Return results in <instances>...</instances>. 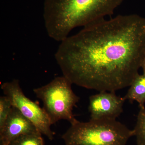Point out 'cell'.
Wrapping results in <instances>:
<instances>
[{
  "mask_svg": "<svg viewBox=\"0 0 145 145\" xmlns=\"http://www.w3.org/2000/svg\"><path fill=\"white\" fill-rule=\"evenodd\" d=\"M13 106L9 99L5 96L0 97V129L5 123L10 114Z\"/></svg>",
  "mask_w": 145,
  "mask_h": 145,
  "instance_id": "8fae6325",
  "label": "cell"
},
{
  "mask_svg": "<svg viewBox=\"0 0 145 145\" xmlns=\"http://www.w3.org/2000/svg\"><path fill=\"white\" fill-rule=\"evenodd\" d=\"M127 94L124 96L126 100L131 103L135 101L139 107H144L145 103V73L138 74L134 78Z\"/></svg>",
  "mask_w": 145,
  "mask_h": 145,
  "instance_id": "ba28073f",
  "label": "cell"
},
{
  "mask_svg": "<svg viewBox=\"0 0 145 145\" xmlns=\"http://www.w3.org/2000/svg\"><path fill=\"white\" fill-rule=\"evenodd\" d=\"M145 55V18L136 14L105 18L62 41L55 54L72 84L100 91L129 87Z\"/></svg>",
  "mask_w": 145,
  "mask_h": 145,
  "instance_id": "6da1fadb",
  "label": "cell"
},
{
  "mask_svg": "<svg viewBox=\"0 0 145 145\" xmlns=\"http://www.w3.org/2000/svg\"><path fill=\"white\" fill-rule=\"evenodd\" d=\"M143 69V73H145V55L143 60L142 63V67Z\"/></svg>",
  "mask_w": 145,
  "mask_h": 145,
  "instance_id": "7c38bea8",
  "label": "cell"
},
{
  "mask_svg": "<svg viewBox=\"0 0 145 145\" xmlns=\"http://www.w3.org/2000/svg\"><path fill=\"white\" fill-rule=\"evenodd\" d=\"M1 89L5 96L9 99L13 106L35 125L39 132L50 140L54 139V133L49 117L42 108L29 99L24 93L17 80L2 84Z\"/></svg>",
  "mask_w": 145,
  "mask_h": 145,
  "instance_id": "5b68a950",
  "label": "cell"
},
{
  "mask_svg": "<svg viewBox=\"0 0 145 145\" xmlns=\"http://www.w3.org/2000/svg\"><path fill=\"white\" fill-rule=\"evenodd\" d=\"M39 132L35 125L15 107L0 129V145H8L21 135Z\"/></svg>",
  "mask_w": 145,
  "mask_h": 145,
  "instance_id": "52a82bcc",
  "label": "cell"
},
{
  "mask_svg": "<svg viewBox=\"0 0 145 145\" xmlns=\"http://www.w3.org/2000/svg\"><path fill=\"white\" fill-rule=\"evenodd\" d=\"M72 83L64 76L56 77L50 82L33 91L42 102V108L52 125L61 120L68 121L71 124L77 121L73 115V108L80 98L73 92Z\"/></svg>",
  "mask_w": 145,
  "mask_h": 145,
  "instance_id": "277c9868",
  "label": "cell"
},
{
  "mask_svg": "<svg viewBox=\"0 0 145 145\" xmlns=\"http://www.w3.org/2000/svg\"><path fill=\"white\" fill-rule=\"evenodd\" d=\"M62 135L66 145H126L133 130L112 119L77 120Z\"/></svg>",
  "mask_w": 145,
  "mask_h": 145,
  "instance_id": "3957f363",
  "label": "cell"
},
{
  "mask_svg": "<svg viewBox=\"0 0 145 145\" xmlns=\"http://www.w3.org/2000/svg\"><path fill=\"white\" fill-rule=\"evenodd\" d=\"M137 145H145V107H140L137 122L133 129Z\"/></svg>",
  "mask_w": 145,
  "mask_h": 145,
  "instance_id": "9c48e42d",
  "label": "cell"
},
{
  "mask_svg": "<svg viewBox=\"0 0 145 145\" xmlns=\"http://www.w3.org/2000/svg\"><path fill=\"white\" fill-rule=\"evenodd\" d=\"M42 135L39 132L24 134L13 140L8 145H45Z\"/></svg>",
  "mask_w": 145,
  "mask_h": 145,
  "instance_id": "30bf717a",
  "label": "cell"
},
{
  "mask_svg": "<svg viewBox=\"0 0 145 145\" xmlns=\"http://www.w3.org/2000/svg\"><path fill=\"white\" fill-rule=\"evenodd\" d=\"M124 0H45L43 17L48 36L61 42L75 27L113 13Z\"/></svg>",
  "mask_w": 145,
  "mask_h": 145,
  "instance_id": "7a4b0ae2",
  "label": "cell"
},
{
  "mask_svg": "<svg viewBox=\"0 0 145 145\" xmlns=\"http://www.w3.org/2000/svg\"><path fill=\"white\" fill-rule=\"evenodd\" d=\"M125 101L124 97L117 96L115 91H100L92 95L88 106L90 119L115 120L123 112Z\"/></svg>",
  "mask_w": 145,
  "mask_h": 145,
  "instance_id": "8992f818",
  "label": "cell"
}]
</instances>
